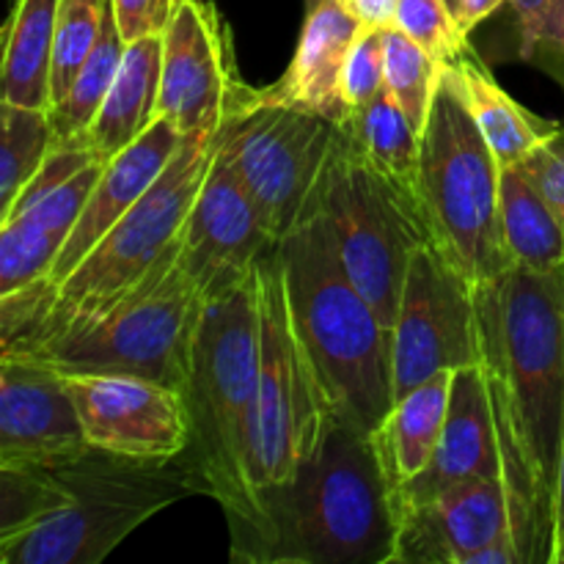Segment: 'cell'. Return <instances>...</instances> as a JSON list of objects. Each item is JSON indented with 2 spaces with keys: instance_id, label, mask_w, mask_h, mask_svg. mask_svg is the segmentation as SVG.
Masks as SVG:
<instances>
[{
  "instance_id": "1",
  "label": "cell",
  "mask_w": 564,
  "mask_h": 564,
  "mask_svg": "<svg viewBox=\"0 0 564 564\" xmlns=\"http://www.w3.org/2000/svg\"><path fill=\"white\" fill-rule=\"evenodd\" d=\"M477 317L510 534L521 564H554L564 444V268H510L477 286Z\"/></svg>"
},
{
  "instance_id": "2",
  "label": "cell",
  "mask_w": 564,
  "mask_h": 564,
  "mask_svg": "<svg viewBox=\"0 0 564 564\" xmlns=\"http://www.w3.org/2000/svg\"><path fill=\"white\" fill-rule=\"evenodd\" d=\"M246 564H394L391 488L369 433L334 422L290 479L253 494L229 521Z\"/></svg>"
},
{
  "instance_id": "3",
  "label": "cell",
  "mask_w": 564,
  "mask_h": 564,
  "mask_svg": "<svg viewBox=\"0 0 564 564\" xmlns=\"http://www.w3.org/2000/svg\"><path fill=\"white\" fill-rule=\"evenodd\" d=\"M279 251L292 328L325 411L372 435L394 408V330L352 284L317 207L308 204Z\"/></svg>"
},
{
  "instance_id": "4",
  "label": "cell",
  "mask_w": 564,
  "mask_h": 564,
  "mask_svg": "<svg viewBox=\"0 0 564 564\" xmlns=\"http://www.w3.org/2000/svg\"><path fill=\"white\" fill-rule=\"evenodd\" d=\"M259 352L262 317L253 273L235 290L207 301L182 389L191 416V449L185 455L202 471L209 499L218 501L226 521L246 516L253 501Z\"/></svg>"
},
{
  "instance_id": "5",
  "label": "cell",
  "mask_w": 564,
  "mask_h": 564,
  "mask_svg": "<svg viewBox=\"0 0 564 564\" xmlns=\"http://www.w3.org/2000/svg\"><path fill=\"white\" fill-rule=\"evenodd\" d=\"M58 507L17 538L0 540L3 564H99L141 523L187 496H209L187 455L135 460L86 446L80 455L44 463Z\"/></svg>"
},
{
  "instance_id": "6",
  "label": "cell",
  "mask_w": 564,
  "mask_h": 564,
  "mask_svg": "<svg viewBox=\"0 0 564 564\" xmlns=\"http://www.w3.org/2000/svg\"><path fill=\"white\" fill-rule=\"evenodd\" d=\"M501 165L474 124L452 66L422 132L419 202L430 235L468 284H490L516 268L499 218Z\"/></svg>"
},
{
  "instance_id": "7",
  "label": "cell",
  "mask_w": 564,
  "mask_h": 564,
  "mask_svg": "<svg viewBox=\"0 0 564 564\" xmlns=\"http://www.w3.org/2000/svg\"><path fill=\"white\" fill-rule=\"evenodd\" d=\"M215 152L218 132L185 138L180 152L171 158L158 182L143 193L141 202L61 284H55V297L36 336L20 352L6 356H33L58 336L97 319L119 297H124L176 246V237L202 191Z\"/></svg>"
},
{
  "instance_id": "8",
  "label": "cell",
  "mask_w": 564,
  "mask_h": 564,
  "mask_svg": "<svg viewBox=\"0 0 564 564\" xmlns=\"http://www.w3.org/2000/svg\"><path fill=\"white\" fill-rule=\"evenodd\" d=\"M207 301L176 246L105 314L33 352L61 375H135L185 389Z\"/></svg>"
},
{
  "instance_id": "9",
  "label": "cell",
  "mask_w": 564,
  "mask_h": 564,
  "mask_svg": "<svg viewBox=\"0 0 564 564\" xmlns=\"http://www.w3.org/2000/svg\"><path fill=\"white\" fill-rule=\"evenodd\" d=\"M308 204L328 220L352 284L394 330L411 257L433 242L419 198L369 169L339 130Z\"/></svg>"
},
{
  "instance_id": "10",
  "label": "cell",
  "mask_w": 564,
  "mask_h": 564,
  "mask_svg": "<svg viewBox=\"0 0 564 564\" xmlns=\"http://www.w3.org/2000/svg\"><path fill=\"white\" fill-rule=\"evenodd\" d=\"M339 124L312 110L273 102L242 86L220 124V152L251 193L275 242L284 240L314 196Z\"/></svg>"
},
{
  "instance_id": "11",
  "label": "cell",
  "mask_w": 564,
  "mask_h": 564,
  "mask_svg": "<svg viewBox=\"0 0 564 564\" xmlns=\"http://www.w3.org/2000/svg\"><path fill=\"white\" fill-rule=\"evenodd\" d=\"M257 279L262 352H259L257 430H253L251 460L253 494L264 485L290 479L295 468L317 452L334 424L292 328L279 246L264 253L257 268Z\"/></svg>"
},
{
  "instance_id": "12",
  "label": "cell",
  "mask_w": 564,
  "mask_h": 564,
  "mask_svg": "<svg viewBox=\"0 0 564 564\" xmlns=\"http://www.w3.org/2000/svg\"><path fill=\"white\" fill-rule=\"evenodd\" d=\"M477 295L435 242L408 264L394 323V402L438 372L479 367Z\"/></svg>"
},
{
  "instance_id": "13",
  "label": "cell",
  "mask_w": 564,
  "mask_h": 564,
  "mask_svg": "<svg viewBox=\"0 0 564 564\" xmlns=\"http://www.w3.org/2000/svg\"><path fill=\"white\" fill-rule=\"evenodd\" d=\"M242 86L220 11L209 0H185L163 31L158 113L182 138L215 135Z\"/></svg>"
},
{
  "instance_id": "14",
  "label": "cell",
  "mask_w": 564,
  "mask_h": 564,
  "mask_svg": "<svg viewBox=\"0 0 564 564\" xmlns=\"http://www.w3.org/2000/svg\"><path fill=\"white\" fill-rule=\"evenodd\" d=\"M275 246L257 202L220 152L218 138V152L176 237L180 264L204 301H213L251 279Z\"/></svg>"
},
{
  "instance_id": "15",
  "label": "cell",
  "mask_w": 564,
  "mask_h": 564,
  "mask_svg": "<svg viewBox=\"0 0 564 564\" xmlns=\"http://www.w3.org/2000/svg\"><path fill=\"white\" fill-rule=\"evenodd\" d=\"M86 441L110 455L176 460L191 449V416L180 389L135 375H64Z\"/></svg>"
},
{
  "instance_id": "16",
  "label": "cell",
  "mask_w": 564,
  "mask_h": 564,
  "mask_svg": "<svg viewBox=\"0 0 564 564\" xmlns=\"http://www.w3.org/2000/svg\"><path fill=\"white\" fill-rule=\"evenodd\" d=\"M91 446L58 369L0 356V466L61 463Z\"/></svg>"
},
{
  "instance_id": "17",
  "label": "cell",
  "mask_w": 564,
  "mask_h": 564,
  "mask_svg": "<svg viewBox=\"0 0 564 564\" xmlns=\"http://www.w3.org/2000/svg\"><path fill=\"white\" fill-rule=\"evenodd\" d=\"M394 564H468L512 538L501 479H468L416 505L394 507Z\"/></svg>"
},
{
  "instance_id": "18",
  "label": "cell",
  "mask_w": 564,
  "mask_h": 564,
  "mask_svg": "<svg viewBox=\"0 0 564 564\" xmlns=\"http://www.w3.org/2000/svg\"><path fill=\"white\" fill-rule=\"evenodd\" d=\"M468 479H501L499 441L488 386L479 367L455 369L449 413L430 466L402 488L391 490V505H416Z\"/></svg>"
},
{
  "instance_id": "19",
  "label": "cell",
  "mask_w": 564,
  "mask_h": 564,
  "mask_svg": "<svg viewBox=\"0 0 564 564\" xmlns=\"http://www.w3.org/2000/svg\"><path fill=\"white\" fill-rule=\"evenodd\" d=\"M182 141L185 138L174 130V124L160 116L138 141H132L130 147L121 149L105 163L102 174L83 207L80 220L50 273L53 284H61L91 253V248L141 202L143 193L158 182L171 158L180 152Z\"/></svg>"
},
{
  "instance_id": "20",
  "label": "cell",
  "mask_w": 564,
  "mask_h": 564,
  "mask_svg": "<svg viewBox=\"0 0 564 564\" xmlns=\"http://www.w3.org/2000/svg\"><path fill=\"white\" fill-rule=\"evenodd\" d=\"M361 31V22L347 14L336 0H323L306 11L301 42L284 75L273 86L259 88V94L273 102L312 110L341 124L350 113L341 91L345 64Z\"/></svg>"
},
{
  "instance_id": "21",
  "label": "cell",
  "mask_w": 564,
  "mask_h": 564,
  "mask_svg": "<svg viewBox=\"0 0 564 564\" xmlns=\"http://www.w3.org/2000/svg\"><path fill=\"white\" fill-rule=\"evenodd\" d=\"M105 163L88 165L58 191L0 220V295L50 279Z\"/></svg>"
},
{
  "instance_id": "22",
  "label": "cell",
  "mask_w": 564,
  "mask_h": 564,
  "mask_svg": "<svg viewBox=\"0 0 564 564\" xmlns=\"http://www.w3.org/2000/svg\"><path fill=\"white\" fill-rule=\"evenodd\" d=\"M160 72H163V33L127 42L113 86L83 143L99 158L110 160L138 141L160 119Z\"/></svg>"
},
{
  "instance_id": "23",
  "label": "cell",
  "mask_w": 564,
  "mask_h": 564,
  "mask_svg": "<svg viewBox=\"0 0 564 564\" xmlns=\"http://www.w3.org/2000/svg\"><path fill=\"white\" fill-rule=\"evenodd\" d=\"M452 375L438 372L402 394L372 433L391 490L416 479L433 460L449 413Z\"/></svg>"
},
{
  "instance_id": "24",
  "label": "cell",
  "mask_w": 564,
  "mask_h": 564,
  "mask_svg": "<svg viewBox=\"0 0 564 564\" xmlns=\"http://www.w3.org/2000/svg\"><path fill=\"white\" fill-rule=\"evenodd\" d=\"M452 69L460 83L468 113L499 160L501 171L527 163L562 127L560 121L540 119L538 113L516 102L471 50L457 64H452Z\"/></svg>"
},
{
  "instance_id": "25",
  "label": "cell",
  "mask_w": 564,
  "mask_h": 564,
  "mask_svg": "<svg viewBox=\"0 0 564 564\" xmlns=\"http://www.w3.org/2000/svg\"><path fill=\"white\" fill-rule=\"evenodd\" d=\"M339 130L352 152L369 169H375L380 176L419 198L422 132L411 124V119L389 88L383 86L369 102L350 108Z\"/></svg>"
},
{
  "instance_id": "26",
  "label": "cell",
  "mask_w": 564,
  "mask_h": 564,
  "mask_svg": "<svg viewBox=\"0 0 564 564\" xmlns=\"http://www.w3.org/2000/svg\"><path fill=\"white\" fill-rule=\"evenodd\" d=\"M61 0H14L3 25L0 94L6 102L50 108L55 22Z\"/></svg>"
},
{
  "instance_id": "27",
  "label": "cell",
  "mask_w": 564,
  "mask_h": 564,
  "mask_svg": "<svg viewBox=\"0 0 564 564\" xmlns=\"http://www.w3.org/2000/svg\"><path fill=\"white\" fill-rule=\"evenodd\" d=\"M499 218L505 246L516 268L538 273L564 268V229L560 218L521 165L501 171Z\"/></svg>"
},
{
  "instance_id": "28",
  "label": "cell",
  "mask_w": 564,
  "mask_h": 564,
  "mask_svg": "<svg viewBox=\"0 0 564 564\" xmlns=\"http://www.w3.org/2000/svg\"><path fill=\"white\" fill-rule=\"evenodd\" d=\"M124 50L127 39L124 33H121L119 22H116L113 3H108L97 47L91 50V55H88V61L83 64V69L77 72L75 83H72L64 102H61L58 108L50 110V119H53L58 143L83 141V138H86L88 127L94 124L105 97H108L110 86H113V77L116 72H119L121 58H124Z\"/></svg>"
},
{
  "instance_id": "29",
  "label": "cell",
  "mask_w": 564,
  "mask_h": 564,
  "mask_svg": "<svg viewBox=\"0 0 564 564\" xmlns=\"http://www.w3.org/2000/svg\"><path fill=\"white\" fill-rule=\"evenodd\" d=\"M0 215H6L17 193L53 152L58 135L47 108H28L6 99H0Z\"/></svg>"
},
{
  "instance_id": "30",
  "label": "cell",
  "mask_w": 564,
  "mask_h": 564,
  "mask_svg": "<svg viewBox=\"0 0 564 564\" xmlns=\"http://www.w3.org/2000/svg\"><path fill=\"white\" fill-rule=\"evenodd\" d=\"M444 64L419 47L408 33L386 28V88L397 97L405 116L419 132H424L438 94Z\"/></svg>"
},
{
  "instance_id": "31",
  "label": "cell",
  "mask_w": 564,
  "mask_h": 564,
  "mask_svg": "<svg viewBox=\"0 0 564 564\" xmlns=\"http://www.w3.org/2000/svg\"><path fill=\"white\" fill-rule=\"evenodd\" d=\"M110 0H61L55 22L53 69H50V108H58L69 94L77 72L88 61L102 33Z\"/></svg>"
},
{
  "instance_id": "32",
  "label": "cell",
  "mask_w": 564,
  "mask_h": 564,
  "mask_svg": "<svg viewBox=\"0 0 564 564\" xmlns=\"http://www.w3.org/2000/svg\"><path fill=\"white\" fill-rule=\"evenodd\" d=\"M518 53L564 86V0H510Z\"/></svg>"
},
{
  "instance_id": "33",
  "label": "cell",
  "mask_w": 564,
  "mask_h": 564,
  "mask_svg": "<svg viewBox=\"0 0 564 564\" xmlns=\"http://www.w3.org/2000/svg\"><path fill=\"white\" fill-rule=\"evenodd\" d=\"M394 25L444 66L468 53V33L444 0H400Z\"/></svg>"
},
{
  "instance_id": "34",
  "label": "cell",
  "mask_w": 564,
  "mask_h": 564,
  "mask_svg": "<svg viewBox=\"0 0 564 564\" xmlns=\"http://www.w3.org/2000/svg\"><path fill=\"white\" fill-rule=\"evenodd\" d=\"M386 86V28H367L352 42L345 64V91L347 108L369 102Z\"/></svg>"
},
{
  "instance_id": "35",
  "label": "cell",
  "mask_w": 564,
  "mask_h": 564,
  "mask_svg": "<svg viewBox=\"0 0 564 564\" xmlns=\"http://www.w3.org/2000/svg\"><path fill=\"white\" fill-rule=\"evenodd\" d=\"M521 169L527 171L529 180L540 187V193L549 198L551 209H554L564 229V124L521 165Z\"/></svg>"
},
{
  "instance_id": "36",
  "label": "cell",
  "mask_w": 564,
  "mask_h": 564,
  "mask_svg": "<svg viewBox=\"0 0 564 564\" xmlns=\"http://www.w3.org/2000/svg\"><path fill=\"white\" fill-rule=\"evenodd\" d=\"M110 3L121 33L127 42H132V39L163 33L185 0H110Z\"/></svg>"
},
{
  "instance_id": "37",
  "label": "cell",
  "mask_w": 564,
  "mask_h": 564,
  "mask_svg": "<svg viewBox=\"0 0 564 564\" xmlns=\"http://www.w3.org/2000/svg\"><path fill=\"white\" fill-rule=\"evenodd\" d=\"M347 14L356 17L367 28H391L397 22L400 0H336Z\"/></svg>"
},
{
  "instance_id": "38",
  "label": "cell",
  "mask_w": 564,
  "mask_h": 564,
  "mask_svg": "<svg viewBox=\"0 0 564 564\" xmlns=\"http://www.w3.org/2000/svg\"><path fill=\"white\" fill-rule=\"evenodd\" d=\"M505 3H510V0H463V14H460L463 31L471 33L479 22L494 17Z\"/></svg>"
},
{
  "instance_id": "39",
  "label": "cell",
  "mask_w": 564,
  "mask_h": 564,
  "mask_svg": "<svg viewBox=\"0 0 564 564\" xmlns=\"http://www.w3.org/2000/svg\"><path fill=\"white\" fill-rule=\"evenodd\" d=\"M564 545V444H562V463H560V490H556V540H554V564Z\"/></svg>"
},
{
  "instance_id": "40",
  "label": "cell",
  "mask_w": 564,
  "mask_h": 564,
  "mask_svg": "<svg viewBox=\"0 0 564 564\" xmlns=\"http://www.w3.org/2000/svg\"><path fill=\"white\" fill-rule=\"evenodd\" d=\"M446 6H449V11L452 14L457 17V20H460V14H463V0H444Z\"/></svg>"
},
{
  "instance_id": "41",
  "label": "cell",
  "mask_w": 564,
  "mask_h": 564,
  "mask_svg": "<svg viewBox=\"0 0 564 564\" xmlns=\"http://www.w3.org/2000/svg\"><path fill=\"white\" fill-rule=\"evenodd\" d=\"M303 3H306V11H312L314 6H319V3H323V0H303Z\"/></svg>"
},
{
  "instance_id": "42",
  "label": "cell",
  "mask_w": 564,
  "mask_h": 564,
  "mask_svg": "<svg viewBox=\"0 0 564 564\" xmlns=\"http://www.w3.org/2000/svg\"><path fill=\"white\" fill-rule=\"evenodd\" d=\"M556 564H564V545H562V551H560V556H556Z\"/></svg>"
},
{
  "instance_id": "43",
  "label": "cell",
  "mask_w": 564,
  "mask_h": 564,
  "mask_svg": "<svg viewBox=\"0 0 564 564\" xmlns=\"http://www.w3.org/2000/svg\"><path fill=\"white\" fill-rule=\"evenodd\" d=\"M562 88H564V86H562Z\"/></svg>"
}]
</instances>
